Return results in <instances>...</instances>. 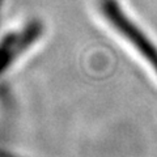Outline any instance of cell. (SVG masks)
I'll use <instances>...</instances> for the list:
<instances>
[{
    "label": "cell",
    "instance_id": "2",
    "mask_svg": "<svg viewBox=\"0 0 157 157\" xmlns=\"http://www.w3.org/2000/svg\"><path fill=\"white\" fill-rule=\"evenodd\" d=\"M43 28L39 22H30L26 26L7 33L0 39V77H3L34 46L42 36Z\"/></svg>",
    "mask_w": 157,
    "mask_h": 157
},
{
    "label": "cell",
    "instance_id": "1",
    "mask_svg": "<svg viewBox=\"0 0 157 157\" xmlns=\"http://www.w3.org/2000/svg\"><path fill=\"white\" fill-rule=\"evenodd\" d=\"M100 11L110 25L134 45L157 73V48L144 32L124 13L118 0H100Z\"/></svg>",
    "mask_w": 157,
    "mask_h": 157
}]
</instances>
